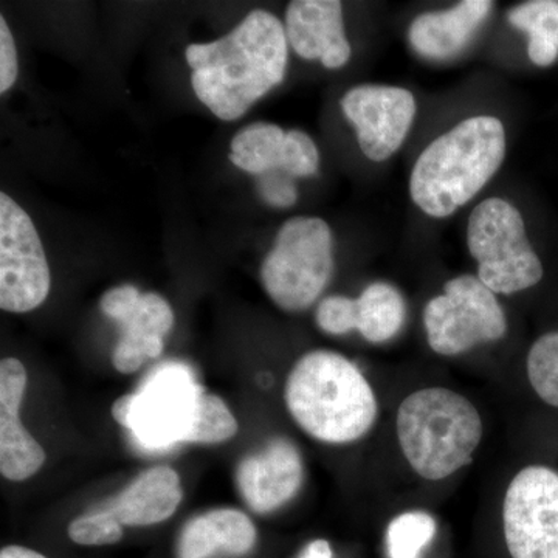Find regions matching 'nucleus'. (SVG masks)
I'll return each instance as SVG.
<instances>
[{
  "instance_id": "nucleus-1",
  "label": "nucleus",
  "mask_w": 558,
  "mask_h": 558,
  "mask_svg": "<svg viewBox=\"0 0 558 558\" xmlns=\"http://www.w3.org/2000/svg\"><path fill=\"white\" fill-rule=\"evenodd\" d=\"M288 60L284 25L266 10H253L215 43L191 44L186 49L197 98L223 121L241 119L281 84Z\"/></svg>"
},
{
  "instance_id": "nucleus-2",
  "label": "nucleus",
  "mask_w": 558,
  "mask_h": 558,
  "mask_svg": "<svg viewBox=\"0 0 558 558\" xmlns=\"http://www.w3.org/2000/svg\"><path fill=\"white\" fill-rule=\"evenodd\" d=\"M284 400L296 425L329 446L365 438L379 416L376 392L359 366L323 349L307 352L293 365Z\"/></svg>"
},
{
  "instance_id": "nucleus-3",
  "label": "nucleus",
  "mask_w": 558,
  "mask_h": 558,
  "mask_svg": "<svg viewBox=\"0 0 558 558\" xmlns=\"http://www.w3.org/2000/svg\"><path fill=\"white\" fill-rule=\"evenodd\" d=\"M505 157L506 131L497 117L462 120L422 150L411 171V199L429 218H449L487 185Z\"/></svg>"
},
{
  "instance_id": "nucleus-4",
  "label": "nucleus",
  "mask_w": 558,
  "mask_h": 558,
  "mask_svg": "<svg viewBox=\"0 0 558 558\" xmlns=\"http://www.w3.org/2000/svg\"><path fill=\"white\" fill-rule=\"evenodd\" d=\"M398 440L421 478L442 481L465 468L483 439V418L453 389H417L403 399L396 418Z\"/></svg>"
},
{
  "instance_id": "nucleus-5",
  "label": "nucleus",
  "mask_w": 558,
  "mask_h": 558,
  "mask_svg": "<svg viewBox=\"0 0 558 558\" xmlns=\"http://www.w3.org/2000/svg\"><path fill=\"white\" fill-rule=\"evenodd\" d=\"M332 231L325 220L296 216L279 229L260 267L270 300L286 312L311 307L328 288L333 271Z\"/></svg>"
},
{
  "instance_id": "nucleus-6",
  "label": "nucleus",
  "mask_w": 558,
  "mask_h": 558,
  "mask_svg": "<svg viewBox=\"0 0 558 558\" xmlns=\"http://www.w3.org/2000/svg\"><path fill=\"white\" fill-rule=\"evenodd\" d=\"M468 245L478 264L476 277L495 295L534 288L545 275L523 216L508 201L488 197L476 205L469 218Z\"/></svg>"
},
{
  "instance_id": "nucleus-7",
  "label": "nucleus",
  "mask_w": 558,
  "mask_h": 558,
  "mask_svg": "<svg viewBox=\"0 0 558 558\" xmlns=\"http://www.w3.org/2000/svg\"><path fill=\"white\" fill-rule=\"evenodd\" d=\"M424 328L429 348L453 357L478 344L501 340L508 333V318L501 304L478 277L461 275L444 286V292L428 301Z\"/></svg>"
},
{
  "instance_id": "nucleus-8",
  "label": "nucleus",
  "mask_w": 558,
  "mask_h": 558,
  "mask_svg": "<svg viewBox=\"0 0 558 558\" xmlns=\"http://www.w3.org/2000/svg\"><path fill=\"white\" fill-rule=\"evenodd\" d=\"M204 391L186 366L179 363L160 366L138 391L128 392L130 414L124 428L130 429L140 446L149 450L189 444Z\"/></svg>"
},
{
  "instance_id": "nucleus-9",
  "label": "nucleus",
  "mask_w": 558,
  "mask_h": 558,
  "mask_svg": "<svg viewBox=\"0 0 558 558\" xmlns=\"http://www.w3.org/2000/svg\"><path fill=\"white\" fill-rule=\"evenodd\" d=\"M506 546L512 558H558V472L527 465L510 481L502 502Z\"/></svg>"
},
{
  "instance_id": "nucleus-10",
  "label": "nucleus",
  "mask_w": 558,
  "mask_h": 558,
  "mask_svg": "<svg viewBox=\"0 0 558 558\" xmlns=\"http://www.w3.org/2000/svg\"><path fill=\"white\" fill-rule=\"evenodd\" d=\"M50 267L35 223L16 202L0 194V307L25 314L49 296Z\"/></svg>"
},
{
  "instance_id": "nucleus-11",
  "label": "nucleus",
  "mask_w": 558,
  "mask_h": 558,
  "mask_svg": "<svg viewBox=\"0 0 558 558\" xmlns=\"http://www.w3.org/2000/svg\"><path fill=\"white\" fill-rule=\"evenodd\" d=\"M101 311L121 325L120 340L112 355L119 373H135L146 360L159 357L163 352L165 337L174 326V312L163 296L142 295L134 286H119L102 295Z\"/></svg>"
},
{
  "instance_id": "nucleus-12",
  "label": "nucleus",
  "mask_w": 558,
  "mask_h": 558,
  "mask_svg": "<svg viewBox=\"0 0 558 558\" xmlns=\"http://www.w3.org/2000/svg\"><path fill=\"white\" fill-rule=\"evenodd\" d=\"M341 109L357 130L360 149L371 161L398 153L416 117V100L402 87L362 84L341 98Z\"/></svg>"
},
{
  "instance_id": "nucleus-13",
  "label": "nucleus",
  "mask_w": 558,
  "mask_h": 558,
  "mask_svg": "<svg viewBox=\"0 0 558 558\" xmlns=\"http://www.w3.org/2000/svg\"><path fill=\"white\" fill-rule=\"evenodd\" d=\"M230 160L250 174L284 171L310 178L318 170L319 150L306 132H286L271 123H253L231 140Z\"/></svg>"
},
{
  "instance_id": "nucleus-14",
  "label": "nucleus",
  "mask_w": 558,
  "mask_h": 558,
  "mask_svg": "<svg viewBox=\"0 0 558 558\" xmlns=\"http://www.w3.org/2000/svg\"><path fill=\"white\" fill-rule=\"evenodd\" d=\"M236 480L242 498L253 512H275L303 487V457L292 440L270 439L258 453L242 459Z\"/></svg>"
},
{
  "instance_id": "nucleus-15",
  "label": "nucleus",
  "mask_w": 558,
  "mask_h": 558,
  "mask_svg": "<svg viewBox=\"0 0 558 558\" xmlns=\"http://www.w3.org/2000/svg\"><path fill=\"white\" fill-rule=\"evenodd\" d=\"M27 371L21 360L0 363V473L9 481H25L39 472L46 451L21 422L27 389Z\"/></svg>"
},
{
  "instance_id": "nucleus-16",
  "label": "nucleus",
  "mask_w": 558,
  "mask_h": 558,
  "mask_svg": "<svg viewBox=\"0 0 558 558\" xmlns=\"http://www.w3.org/2000/svg\"><path fill=\"white\" fill-rule=\"evenodd\" d=\"M284 31L289 46L304 60H318L326 69L351 60L343 5L337 0H295L286 13Z\"/></svg>"
},
{
  "instance_id": "nucleus-17",
  "label": "nucleus",
  "mask_w": 558,
  "mask_h": 558,
  "mask_svg": "<svg viewBox=\"0 0 558 558\" xmlns=\"http://www.w3.org/2000/svg\"><path fill=\"white\" fill-rule=\"evenodd\" d=\"M492 7L488 0H464L451 9L421 14L411 22L410 44L428 60L457 57L486 21Z\"/></svg>"
},
{
  "instance_id": "nucleus-18",
  "label": "nucleus",
  "mask_w": 558,
  "mask_h": 558,
  "mask_svg": "<svg viewBox=\"0 0 558 558\" xmlns=\"http://www.w3.org/2000/svg\"><path fill=\"white\" fill-rule=\"evenodd\" d=\"M183 499L179 473L156 465L140 473L106 506L123 526H153L174 515Z\"/></svg>"
},
{
  "instance_id": "nucleus-19",
  "label": "nucleus",
  "mask_w": 558,
  "mask_h": 558,
  "mask_svg": "<svg viewBox=\"0 0 558 558\" xmlns=\"http://www.w3.org/2000/svg\"><path fill=\"white\" fill-rule=\"evenodd\" d=\"M258 531L238 509H215L190 520L179 537V558L241 557L256 545Z\"/></svg>"
},
{
  "instance_id": "nucleus-20",
  "label": "nucleus",
  "mask_w": 558,
  "mask_h": 558,
  "mask_svg": "<svg viewBox=\"0 0 558 558\" xmlns=\"http://www.w3.org/2000/svg\"><path fill=\"white\" fill-rule=\"evenodd\" d=\"M405 318V299L389 282H371L359 299H352V329L369 343L380 344L395 339Z\"/></svg>"
},
{
  "instance_id": "nucleus-21",
  "label": "nucleus",
  "mask_w": 558,
  "mask_h": 558,
  "mask_svg": "<svg viewBox=\"0 0 558 558\" xmlns=\"http://www.w3.org/2000/svg\"><path fill=\"white\" fill-rule=\"evenodd\" d=\"M513 27L527 33L529 60L539 68H548L558 58V2L531 0L509 11Z\"/></svg>"
},
{
  "instance_id": "nucleus-22",
  "label": "nucleus",
  "mask_w": 558,
  "mask_h": 558,
  "mask_svg": "<svg viewBox=\"0 0 558 558\" xmlns=\"http://www.w3.org/2000/svg\"><path fill=\"white\" fill-rule=\"evenodd\" d=\"M438 532V523L425 510H409L389 521L388 558H422Z\"/></svg>"
},
{
  "instance_id": "nucleus-23",
  "label": "nucleus",
  "mask_w": 558,
  "mask_h": 558,
  "mask_svg": "<svg viewBox=\"0 0 558 558\" xmlns=\"http://www.w3.org/2000/svg\"><path fill=\"white\" fill-rule=\"evenodd\" d=\"M526 373L535 395L558 410V330L534 341L527 352Z\"/></svg>"
},
{
  "instance_id": "nucleus-24",
  "label": "nucleus",
  "mask_w": 558,
  "mask_h": 558,
  "mask_svg": "<svg viewBox=\"0 0 558 558\" xmlns=\"http://www.w3.org/2000/svg\"><path fill=\"white\" fill-rule=\"evenodd\" d=\"M240 424L227 403L219 396L202 392L196 421L189 436V444L226 442L236 436Z\"/></svg>"
},
{
  "instance_id": "nucleus-25",
  "label": "nucleus",
  "mask_w": 558,
  "mask_h": 558,
  "mask_svg": "<svg viewBox=\"0 0 558 558\" xmlns=\"http://www.w3.org/2000/svg\"><path fill=\"white\" fill-rule=\"evenodd\" d=\"M69 537L81 546L116 545L123 538V524L108 509L86 513L69 524Z\"/></svg>"
},
{
  "instance_id": "nucleus-26",
  "label": "nucleus",
  "mask_w": 558,
  "mask_h": 558,
  "mask_svg": "<svg viewBox=\"0 0 558 558\" xmlns=\"http://www.w3.org/2000/svg\"><path fill=\"white\" fill-rule=\"evenodd\" d=\"M318 328L330 336H343L352 332V299L341 295L328 296L318 304Z\"/></svg>"
},
{
  "instance_id": "nucleus-27",
  "label": "nucleus",
  "mask_w": 558,
  "mask_h": 558,
  "mask_svg": "<svg viewBox=\"0 0 558 558\" xmlns=\"http://www.w3.org/2000/svg\"><path fill=\"white\" fill-rule=\"evenodd\" d=\"M17 72V51L13 35L7 25L5 17H0V92L5 94L16 83Z\"/></svg>"
},
{
  "instance_id": "nucleus-28",
  "label": "nucleus",
  "mask_w": 558,
  "mask_h": 558,
  "mask_svg": "<svg viewBox=\"0 0 558 558\" xmlns=\"http://www.w3.org/2000/svg\"><path fill=\"white\" fill-rule=\"evenodd\" d=\"M289 175H279L275 172V174L260 179V194L274 207L288 208L290 205L295 204L296 189L292 180L289 179Z\"/></svg>"
},
{
  "instance_id": "nucleus-29",
  "label": "nucleus",
  "mask_w": 558,
  "mask_h": 558,
  "mask_svg": "<svg viewBox=\"0 0 558 558\" xmlns=\"http://www.w3.org/2000/svg\"><path fill=\"white\" fill-rule=\"evenodd\" d=\"M299 558H333V553L328 539L318 538L301 550Z\"/></svg>"
},
{
  "instance_id": "nucleus-30",
  "label": "nucleus",
  "mask_w": 558,
  "mask_h": 558,
  "mask_svg": "<svg viewBox=\"0 0 558 558\" xmlns=\"http://www.w3.org/2000/svg\"><path fill=\"white\" fill-rule=\"evenodd\" d=\"M0 558H47L38 550L24 548V546L11 545L0 550Z\"/></svg>"
}]
</instances>
